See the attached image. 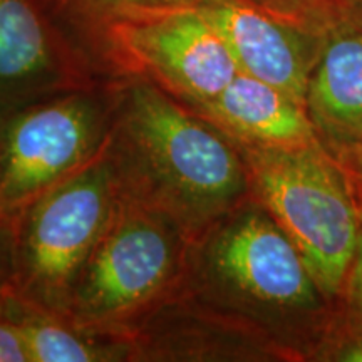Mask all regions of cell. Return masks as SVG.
<instances>
[{"instance_id": "obj_3", "label": "cell", "mask_w": 362, "mask_h": 362, "mask_svg": "<svg viewBox=\"0 0 362 362\" xmlns=\"http://www.w3.org/2000/svg\"><path fill=\"white\" fill-rule=\"evenodd\" d=\"M176 291L272 320L315 309L322 296L296 243L255 198L193 240Z\"/></svg>"}, {"instance_id": "obj_10", "label": "cell", "mask_w": 362, "mask_h": 362, "mask_svg": "<svg viewBox=\"0 0 362 362\" xmlns=\"http://www.w3.org/2000/svg\"><path fill=\"white\" fill-rule=\"evenodd\" d=\"M238 144L297 148L319 143L304 104L238 72L218 96L189 107Z\"/></svg>"}, {"instance_id": "obj_2", "label": "cell", "mask_w": 362, "mask_h": 362, "mask_svg": "<svg viewBox=\"0 0 362 362\" xmlns=\"http://www.w3.org/2000/svg\"><path fill=\"white\" fill-rule=\"evenodd\" d=\"M189 245L192 238L168 215L121 193L64 315L94 332L131 339L180 287Z\"/></svg>"}, {"instance_id": "obj_11", "label": "cell", "mask_w": 362, "mask_h": 362, "mask_svg": "<svg viewBox=\"0 0 362 362\" xmlns=\"http://www.w3.org/2000/svg\"><path fill=\"white\" fill-rule=\"evenodd\" d=\"M305 110L336 160L362 143V30L329 40L312 72Z\"/></svg>"}, {"instance_id": "obj_9", "label": "cell", "mask_w": 362, "mask_h": 362, "mask_svg": "<svg viewBox=\"0 0 362 362\" xmlns=\"http://www.w3.org/2000/svg\"><path fill=\"white\" fill-rule=\"evenodd\" d=\"M200 8L232 52L238 72L264 81L305 106L325 40L302 33L245 0H203Z\"/></svg>"}, {"instance_id": "obj_20", "label": "cell", "mask_w": 362, "mask_h": 362, "mask_svg": "<svg viewBox=\"0 0 362 362\" xmlns=\"http://www.w3.org/2000/svg\"><path fill=\"white\" fill-rule=\"evenodd\" d=\"M357 205H359V215H361V221H362V197H361V202L357 203Z\"/></svg>"}, {"instance_id": "obj_13", "label": "cell", "mask_w": 362, "mask_h": 362, "mask_svg": "<svg viewBox=\"0 0 362 362\" xmlns=\"http://www.w3.org/2000/svg\"><path fill=\"white\" fill-rule=\"evenodd\" d=\"M202 2L203 0H51L57 17L90 61L99 37L115 22L200 7Z\"/></svg>"}, {"instance_id": "obj_4", "label": "cell", "mask_w": 362, "mask_h": 362, "mask_svg": "<svg viewBox=\"0 0 362 362\" xmlns=\"http://www.w3.org/2000/svg\"><path fill=\"white\" fill-rule=\"evenodd\" d=\"M250 192L300 252L322 296L346 285L362 221L349 180L320 143L297 148L238 144Z\"/></svg>"}, {"instance_id": "obj_21", "label": "cell", "mask_w": 362, "mask_h": 362, "mask_svg": "<svg viewBox=\"0 0 362 362\" xmlns=\"http://www.w3.org/2000/svg\"><path fill=\"white\" fill-rule=\"evenodd\" d=\"M0 223H7V221H4L2 216H0ZM11 225H12V223H11Z\"/></svg>"}, {"instance_id": "obj_14", "label": "cell", "mask_w": 362, "mask_h": 362, "mask_svg": "<svg viewBox=\"0 0 362 362\" xmlns=\"http://www.w3.org/2000/svg\"><path fill=\"white\" fill-rule=\"evenodd\" d=\"M302 33L329 40L362 30V0H245Z\"/></svg>"}, {"instance_id": "obj_5", "label": "cell", "mask_w": 362, "mask_h": 362, "mask_svg": "<svg viewBox=\"0 0 362 362\" xmlns=\"http://www.w3.org/2000/svg\"><path fill=\"white\" fill-rule=\"evenodd\" d=\"M106 144L93 161L35 198L13 223L12 292L54 314L64 315L72 287L119 200Z\"/></svg>"}, {"instance_id": "obj_16", "label": "cell", "mask_w": 362, "mask_h": 362, "mask_svg": "<svg viewBox=\"0 0 362 362\" xmlns=\"http://www.w3.org/2000/svg\"><path fill=\"white\" fill-rule=\"evenodd\" d=\"M16 280V228L0 223V293L13 291Z\"/></svg>"}, {"instance_id": "obj_7", "label": "cell", "mask_w": 362, "mask_h": 362, "mask_svg": "<svg viewBox=\"0 0 362 362\" xmlns=\"http://www.w3.org/2000/svg\"><path fill=\"white\" fill-rule=\"evenodd\" d=\"M93 61L112 76L149 81L188 107L211 101L238 74L200 7L115 22L99 37Z\"/></svg>"}, {"instance_id": "obj_19", "label": "cell", "mask_w": 362, "mask_h": 362, "mask_svg": "<svg viewBox=\"0 0 362 362\" xmlns=\"http://www.w3.org/2000/svg\"><path fill=\"white\" fill-rule=\"evenodd\" d=\"M337 361L362 362V337H357L356 341L347 344V346L339 352Z\"/></svg>"}, {"instance_id": "obj_18", "label": "cell", "mask_w": 362, "mask_h": 362, "mask_svg": "<svg viewBox=\"0 0 362 362\" xmlns=\"http://www.w3.org/2000/svg\"><path fill=\"white\" fill-rule=\"evenodd\" d=\"M337 161H341L344 166H349L351 170H354L356 173L362 176V143L349 149L347 153H344Z\"/></svg>"}, {"instance_id": "obj_12", "label": "cell", "mask_w": 362, "mask_h": 362, "mask_svg": "<svg viewBox=\"0 0 362 362\" xmlns=\"http://www.w3.org/2000/svg\"><path fill=\"white\" fill-rule=\"evenodd\" d=\"M4 312L24 339L30 362H115L134 361L133 341L94 332L30 304L13 292L4 293Z\"/></svg>"}, {"instance_id": "obj_15", "label": "cell", "mask_w": 362, "mask_h": 362, "mask_svg": "<svg viewBox=\"0 0 362 362\" xmlns=\"http://www.w3.org/2000/svg\"><path fill=\"white\" fill-rule=\"evenodd\" d=\"M0 293V362H30L21 330L6 315Z\"/></svg>"}, {"instance_id": "obj_8", "label": "cell", "mask_w": 362, "mask_h": 362, "mask_svg": "<svg viewBox=\"0 0 362 362\" xmlns=\"http://www.w3.org/2000/svg\"><path fill=\"white\" fill-rule=\"evenodd\" d=\"M94 69L51 0H0V121L42 99L94 86Z\"/></svg>"}, {"instance_id": "obj_17", "label": "cell", "mask_w": 362, "mask_h": 362, "mask_svg": "<svg viewBox=\"0 0 362 362\" xmlns=\"http://www.w3.org/2000/svg\"><path fill=\"white\" fill-rule=\"evenodd\" d=\"M347 291H349V298L354 305V309L362 315V228L359 240H357V247L354 259H352L349 274L346 279Z\"/></svg>"}, {"instance_id": "obj_1", "label": "cell", "mask_w": 362, "mask_h": 362, "mask_svg": "<svg viewBox=\"0 0 362 362\" xmlns=\"http://www.w3.org/2000/svg\"><path fill=\"white\" fill-rule=\"evenodd\" d=\"M107 153L121 193L198 238L247 200L245 160L230 136L149 81L115 76Z\"/></svg>"}, {"instance_id": "obj_6", "label": "cell", "mask_w": 362, "mask_h": 362, "mask_svg": "<svg viewBox=\"0 0 362 362\" xmlns=\"http://www.w3.org/2000/svg\"><path fill=\"white\" fill-rule=\"evenodd\" d=\"M111 90L57 94L0 121V216H17L40 194L103 151L111 128Z\"/></svg>"}]
</instances>
